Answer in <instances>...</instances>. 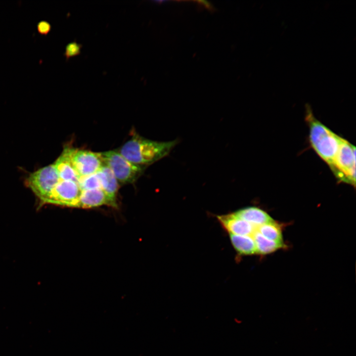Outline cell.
Returning <instances> with one entry per match:
<instances>
[{"mask_svg":"<svg viewBox=\"0 0 356 356\" xmlns=\"http://www.w3.org/2000/svg\"><path fill=\"white\" fill-rule=\"evenodd\" d=\"M177 143V140L157 141L134 134L116 150L131 163L146 167L167 156Z\"/></svg>","mask_w":356,"mask_h":356,"instance_id":"cell-1","label":"cell"},{"mask_svg":"<svg viewBox=\"0 0 356 356\" xmlns=\"http://www.w3.org/2000/svg\"><path fill=\"white\" fill-rule=\"evenodd\" d=\"M306 121L309 129V140L317 154L330 168L339 152L343 138L325 126L313 115L308 105Z\"/></svg>","mask_w":356,"mask_h":356,"instance_id":"cell-2","label":"cell"},{"mask_svg":"<svg viewBox=\"0 0 356 356\" xmlns=\"http://www.w3.org/2000/svg\"><path fill=\"white\" fill-rule=\"evenodd\" d=\"M100 154L104 164L112 171L120 184L134 182L146 168L131 163L116 150L100 152Z\"/></svg>","mask_w":356,"mask_h":356,"instance_id":"cell-3","label":"cell"},{"mask_svg":"<svg viewBox=\"0 0 356 356\" xmlns=\"http://www.w3.org/2000/svg\"><path fill=\"white\" fill-rule=\"evenodd\" d=\"M60 180L52 164L30 174L27 178L25 183L42 205L45 204L52 190Z\"/></svg>","mask_w":356,"mask_h":356,"instance_id":"cell-4","label":"cell"},{"mask_svg":"<svg viewBox=\"0 0 356 356\" xmlns=\"http://www.w3.org/2000/svg\"><path fill=\"white\" fill-rule=\"evenodd\" d=\"M340 182L356 185V147L343 138L339 152L330 168Z\"/></svg>","mask_w":356,"mask_h":356,"instance_id":"cell-5","label":"cell"},{"mask_svg":"<svg viewBox=\"0 0 356 356\" xmlns=\"http://www.w3.org/2000/svg\"><path fill=\"white\" fill-rule=\"evenodd\" d=\"M72 165L79 177L97 173L104 163L100 153L68 147Z\"/></svg>","mask_w":356,"mask_h":356,"instance_id":"cell-6","label":"cell"},{"mask_svg":"<svg viewBox=\"0 0 356 356\" xmlns=\"http://www.w3.org/2000/svg\"><path fill=\"white\" fill-rule=\"evenodd\" d=\"M81 192L78 183L60 179L52 190L45 204L77 207Z\"/></svg>","mask_w":356,"mask_h":356,"instance_id":"cell-7","label":"cell"},{"mask_svg":"<svg viewBox=\"0 0 356 356\" xmlns=\"http://www.w3.org/2000/svg\"><path fill=\"white\" fill-rule=\"evenodd\" d=\"M217 218L230 234L252 236L256 227L236 215L234 213L220 215Z\"/></svg>","mask_w":356,"mask_h":356,"instance_id":"cell-8","label":"cell"},{"mask_svg":"<svg viewBox=\"0 0 356 356\" xmlns=\"http://www.w3.org/2000/svg\"><path fill=\"white\" fill-rule=\"evenodd\" d=\"M96 174L100 181V188L109 200L112 206L116 207L119 183L113 173L104 164Z\"/></svg>","mask_w":356,"mask_h":356,"instance_id":"cell-9","label":"cell"},{"mask_svg":"<svg viewBox=\"0 0 356 356\" xmlns=\"http://www.w3.org/2000/svg\"><path fill=\"white\" fill-rule=\"evenodd\" d=\"M111 204L100 188L81 190L77 207L82 208H92Z\"/></svg>","mask_w":356,"mask_h":356,"instance_id":"cell-10","label":"cell"},{"mask_svg":"<svg viewBox=\"0 0 356 356\" xmlns=\"http://www.w3.org/2000/svg\"><path fill=\"white\" fill-rule=\"evenodd\" d=\"M53 165L60 179L73 181L78 183L79 177L71 162L68 146L64 148Z\"/></svg>","mask_w":356,"mask_h":356,"instance_id":"cell-11","label":"cell"},{"mask_svg":"<svg viewBox=\"0 0 356 356\" xmlns=\"http://www.w3.org/2000/svg\"><path fill=\"white\" fill-rule=\"evenodd\" d=\"M234 213L256 227L274 221L266 211L255 206L245 207Z\"/></svg>","mask_w":356,"mask_h":356,"instance_id":"cell-12","label":"cell"},{"mask_svg":"<svg viewBox=\"0 0 356 356\" xmlns=\"http://www.w3.org/2000/svg\"><path fill=\"white\" fill-rule=\"evenodd\" d=\"M252 237L255 244L256 253L260 255L271 254L285 247L284 242H278L270 240L263 236L257 230L252 235Z\"/></svg>","mask_w":356,"mask_h":356,"instance_id":"cell-13","label":"cell"},{"mask_svg":"<svg viewBox=\"0 0 356 356\" xmlns=\"http://www.w3.org/2000/svg\"><path fill=\"white\" fill-rule=\"evenodd\" d=\"M232 245L241 255H251L256 253V246L252 236L230 234Z\"/></svg>","mask_w":356,"mask_h":356,"instance_id":"cell-14","label":"cell"},{"mask_svg":"<svg viewBox=\"0 0 356 356\" xmlns=\"http://www.w3.org/2000/svg\"><path fill=\"white\" fill-rule=\"evenodd\" d=\"M256 230L263 236L270 240L283 242L281 226L274 221L257 227Z\"/></svg>","mask_w":356,"mask_h":356,"instance_id":"cell-15","label":"cell"},{"mask_svg":"<svg viewBox=\"0 0 356 356\" xmlns=\"http://www.w3.org/2000/svg\"><path fill=\"white\" fill-rule=\"evenodd\" d=\"M78 184L81 190L100 188V181L96 173L90 175L79 177Z\"/></svg>","mask_w":356,"mask_h":356,"instance_id":"cell-16","label":"cell"},{"mask_svg":"<svg viewBox=\"0 0 356 356\" xmlns=\"http://www.w3.org/2000/svg\"><path fill=\"white\" fill-rule=\"evenodd\" d=\"M82 47V44L77 43L75 41L70 43L67 44L64 53V55L66 57V60H68L70 57L80 54Z\"/></svg>","mask_w":356,"mask_h":356,"instance_id":"cell-17","label":"cell"},{"mask_svg":"<svg viewBox=\"0 0 356 356\" xmlns=\"http://www.w3.org/2000/svg\"><path fill=\"white\" fill-rule=\"evenodd\" d=\"M37 30L40 34L46 35L51 30V25L46 21H41L37 24Z\"/></svg>","mask_w":356,"mask_h":356,"instance_id":"cell-18","label":"cell"}]
</instances>
